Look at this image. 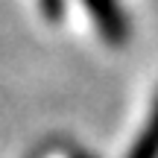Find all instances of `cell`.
I'll use <instances>...</instances> for the list:
<instances>
[{"label":"cell","instance_id":"7a4b0ae2","mask_svg":"<svg viewBox=\"0 0 158 158\" xmlns=\"http://www.w3.org/2000/svg\"><path fill=\"white\" fill-rule=\"evenodd\" d=\"M126 158H158V94H155L149 114H147V120H143V126H141V132H138Z\"/></svg>","mask_w":158,"mask_h":158},{"label":"cell","instance_id":"6da1fadb","mask_svg":"<svg viewBox=\"0 0 158 158\" xmlns=\"http://www.w3.org/2000/svg\"><path fill=\"white\" fill-rule=\"evenodd\" d=\"M88 15L94 18L100 35L108 41V44L120 47L129 38V21H126V12L120 6V0H82Z\"/></svg>","mask_w":158,"mask_h":158},{"label":"cell","instance_id":"3957f363","mask_svg":"<svg viewBox=\"0 0 158 158\" xmlns=\"http://www.w3.org/2000/svg\"><path fill=\"white\" fill-rule=\"evenodd\" d=\"M38 9L50 23H59L64 15V0H38Z\"/></svg>","mask_w":158,"mask_h":158}]
</instances>
